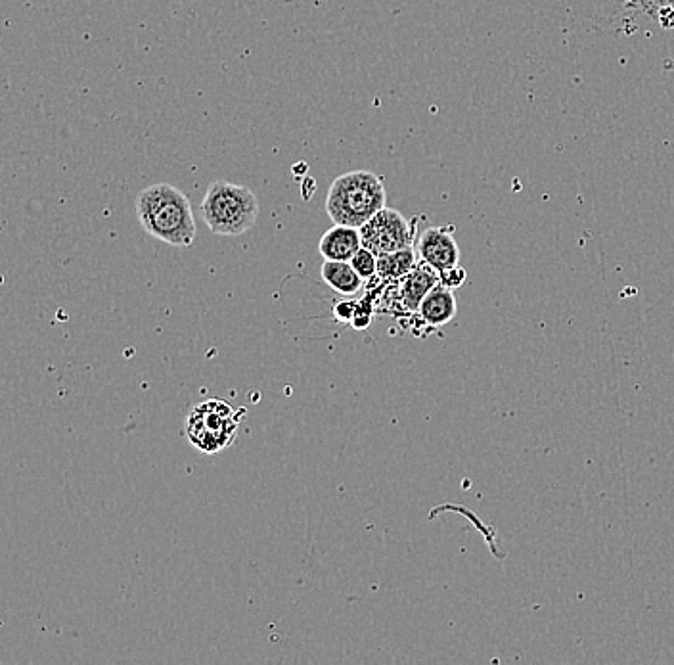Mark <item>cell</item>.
<instances>
[{
  "label": "cell",
  "mask_w": 674,
  "mask_h": 665,
  "mask_svg": "<svg viewBox=\"0 0 674 665\" xmlns=\"http://www.w3.org/2000/svg\"><path fill=\"white\" fill-rule=\"evenodd\" d=\"M418 313H420L422 321L429 326H433V328H441V326L449 324L458 313V303H456L454 290H450L439 282L424 298Z\"/></svg>",
  "instance_id": "obj_9"
},
{
  "label": "cell",
  "mask_w": 674,
  "mask_h": 665,
  "mask_svg": "<svg viewBox=\"0 0 674 665\" xmlns=\"http://www.w3.org/2000/svg\"><path fill=\"white\" fill-rule=\"evenodd\" d=\"M416 252L420 261L435 271H445L460 263V248L454 240V227H429L418 236Z\"/></svg>",
  "instance_id": "obj_6"
},
{
  "label": "cell",
  "mask_w": 674,
  "mask_h": 665,
  "mask_svg": "<svg viewBox=\"0 0 674 665\" xmlns=\"http://www.w3.org/2000/svg\"><path fill=\"white\" fill-rule=\"evenodd\" d=\"M136 217L142 229L175 248H190L196 240V219L190 198L177 186L154 184L136 198Z\"/></svg>",
  "instance_id": "obj_1"
},
{
  "label": "cell",
  "mask_w": 674,
  "mask_h": 665,
  "mask_svg": "<svg viewBox=\"0 0 674 665\" xmlns=\"http://www.w3.org/2000/svg\"><path fill=\"white\" fill-rule=\"evenodd\" d=\"M634 4H640L642 10L650 12L653 18H657V14L665 8V6H671L674 8V0H632Z\"/></svg>",
  "instance_id": "obj_14"
},
{
  "label": "cell",
  "mask_w": 674,
  "mask_h": 665,
  "mask_svg": "<svg viewBox=\"0 0 674 665\" xmlns=\"http://www.w3.org/2000/svg\"><path fill=\"white\" fill-rule=\"evenodd\" d=\"M439 271L420 261L408 275L401 280V303L406 311H418L427 294L439 284Z\"/></svg>",
  "instance_id": "obj_8"
},
{
  "label": "cell",
  "mask_w": 674,
  "mask_h": 665,
  "mask_svg": "<svg viewBox=\"0 0 674 665\" xmlns=\"http://www.w3.org/2000/svg\"><path fill=\"white\" fill-rule=\"evenodd\" d=\"M466 278H468V273H466V269L460 267V265H454V267H450V269H445V271L439 273L441 284L447 286L450 290H456V288L464 286Z\"/></svg>",
  "instance_id": "obj_13"
},
{
  "label": "cell",
  "mask_w": 674,
  "mask_h": 665,
  "mask_svg": "<svg viewBox=\"0 0 674 665\" xmlns=\"http://www.w3.org/2000/svg\"><path fill=\"white\" fill-rule=\"evenodd\" d=\"M362 248L360 229L334 225L318 242V252L324 261H351Z\"/></svg>",
  "instance_id": "obj_7"
},
{
  "label": "cell",
  "mask_w": 674,
  "mask_h": 665,
  "mask_svg": "<svg viewBox=\"0 0 674 665\" xmlns=\"http://www.w3.org/2000/svg\"><path fill=\"white\" fill-rule=\"evenodd\" d=\"M385 183L372 171H351L330 186L326 196V213L334 225L360 229L385 207Z\"/></svg>",
  "instance_id": "obj_2"
},
{
  "label": "cell",
  "mask_w": 674,
  "mask_h": 665,
  "mask_svg": "<svg viewBox=\"0 0 674 665\" xmlns=\"http://www.w3.org/2000/svg\"><path fill=\"white\" fill-rule=\"evenodd\" d=\"M362 248L383 255L414 246L416 225L391 207L380 209L366 225L360 227Z\"/></svg>",
  "instance_id": "obj_5"
},
{
  "label": "cell",
  "mask_w": 674,
  "mask_h": 665,
  "mask_svg": "<svg viewBox=\"0 0 674 665\" xmlns=\"http://www.w3.org/2000/svg\"><path fill=\"white\" fill-rule=\"evenodd\" d=\"M351 265L362 276V280H370L372 276L378 275V255L366 248H360L359 252L355 253Z\"/></svg>",
  "instance_id": "obj_12"
},
{
  "label": "cell",
  "mask_w": 674,
  "mask_h": 665,
  "mask_svg": "<svg viewBox=\"0 0 674 665\" xmlns=\"http://www.w3.org/2000/svg\"><path fill=\"white\" fill-rule=\"evenodd\" d=\"M244 414L225 399L202 401L186 418V439L203 455H217L236 441Z\"/></svg>",
  "instance_id": "obj_4"
},
{
  "label": "cell",
  "mask_w": 674,
  "mask_h": 665,
  "mask_svg": "<svg viewBox=\"0 0 674 665\" xmlns=\"http://www.w3.org/2000/svg\"><path fill=\"white\" fill-rule=\"evenodd\" d=\"M336 317L339 321H351L353 319V303H339L336 305Z\"/></svg>",
  "instance_id": "obj_15"
},
{
  "label": "cell",
  "mask_w": 674,
  "mask_h": 665,
  "mask_svg": "<svg viewBox=\"0 0 674 665\" xmlns=\"http://www.w3.org/2000/svg\"><path fill=\"white\" fill-rule=\"evenodd\" d=\"M320 276L341 296H355L362 288V276L355 271L351 261H324Z\"/></svg>",
  "instance_id": "obj_10"
},
{
  "label": "cell",
  "mask_w": 674,
  "mask_h": 665,
  "mask_svg": "<svg viewBox=\"0 0 674 665\" xmlns=\"http://www.w3.org/2000/svg\"><path fill=\"white\" fill-rule=\"evenodd\" d=\"M418 265V253L414 246L397 252L378 255V276L387 282L403 280Z\"/></svg>",
  "instance_id": "obj_11"
},
{
  "label": "cell",
  "mask_w": 674,
  "mask_h": 665,
  "mask_svg": "<svg viewBox=\"0 0 674 665\" xmlns=\"http://www.w3.org/2000/svg\"><path fill=\"white\" fill-rule=\"evenodd\" d=\"M261 206L253 190L244 184L215 181L209 184L202 202L207 229L219 236H242L253 229Z\"/></svg>",
  "instance_id": "obj_3"
}]
</instances>
